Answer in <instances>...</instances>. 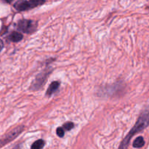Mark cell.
Masks as SVG:
<instances>
[{"label": "cell", "instance_id": "cell-1", "mask_svg": "<svg viewBox=\"0 0 149 149\" xmlns=\"http://www.w3.org/2000/svg\"><path fill=\"white\" fill-rule=\"evenodd\" d=\"M149 125V109L147 110L144 111L136 122L135 125H134L133 127L131 129L129 133L126 135L123 141L121 142L119 145V149H127L128 146H129L130 140L132 139V137L136 135L138 132H141L143 130H145Z\"/></svg>", "mask_w": 149, "mask_h": 149}, {"label": "cell", "instance_id": "cell-2", "mask_svg": "<svg viewBox=\"0 0 149 149\" xmlns=\"http://www.w3.org/2000/svg\"><path fill=\"white\" fill-rule=\"evenodd\" d=\"M45 0H18L14 4L15 9L17 11H26L42 5Z\"/></svg>", "mask_w": 149, "mask_h": 149}, {"label": "cell", "instance_id": "cell-3", "mask_svg": "<svg viewBox=\"0 0 149 149\" xmlns=\"http://www.w3.org/2000/svg\"><path fill=\"white\" fill-rule=\"evenodd\" d=\"M52 71V69L51 68H46L42 72L39 73L37 76L36 77L35 79L33 80V82L31 83L30 89L32 91H37V90H40L42 88L44 85H45V82L47 81L48 77L51 72Z\"/></svg>", "mask_w": 149, "mask_h": 149}, {"label": "cell", "instance_id": "cell-4", "mask_svg": "<svg viewBox=\"0 0 149 149\" xmlns=\"http://www.w3.org/2000/svg\"><path fill=\"white\" fill-rule=\"evenodd\" d=\"M37 23L31 20H20L17 23V29L26 33H33L37 29Z\"/></svg>", "mask_w": 149, "mask_h": 149}, {"label": "cell", "instance_id": "cell-5", "mask_svg": "<svg viewBox=\"0 0 149 149\" xmlns=\"http://www.w3.org/2000/svg\"><path fill=\"white\" fill-rule=\"evenodd\" d=\"M24 126H18L17 127L12 130L10 132H9L2 139L0 140V148H1L4 146L7 145V143L13 141L15 139L23 130H24Z\"/></svg>", "mask_w": 149, "mask_h": 149}, {"label": "cell", "instance_id": "cell-6", "mask_svg": "<svg viewBox=\"0 0 149 149\" xmlns=\"http://www.w3.org/2000/svg\"><path fill=\"white\" fill-rule=\"evenodd\" d=\"M60 87V82L58 81H54L49 84L47 90V96H51L55 93Z\"/></svg>", "mask_w": 149, "mask_h": 149}, {"label": "cell", "instance_id": "cell-7", "mask_svg": "<svg viewBox=\"0 0 149 149\" xmlns=\"http://www.w3.org/2000/svg\"><path fill=\"white\" fill-rule=\"evenodd\" d=\"M23 35H22L21 33H19V32L13 31V33L9 36V39H10L11 42H20V41L23 39Z\"/></svg>", "mask_w": 149, "mask_h": 149}, {"label": "cell", "instance_id": "cell-8", "mask_svg": "<svg viewBox=\"0 0 149 149\" xmlns=\"http://www.w3.org/2000/svg\"><path fill=\"white\" fill-rule=\"evenodd\" d=\"M144 145H145V141H144L143 138L142 136L138 137V138L134 141L133 144H132L134 148H142Z\"/></svg>", "mask_w": 149, "mask_h": 149}, {"label": "cell", "instance_id": "cell-9", "mask_svg": "<svg viewBox=\"0 0 149 149\" xmlns=\"http://www.w3.org/2000/svg\"><path fill=\"white\" fill-rule=\"evenodd\" d=\"M45 145V142L43 140H37L32 144L31 149H42Z\"/></svg>", "mask_w": 149, "mask_h": 149}, {"label": "cell", "instance_id": "cell-10", "mask_svg": "<svg viewBox=\"0 0 149 149\" xmlns=\"http://www.w3.org/2000/svg\"><path fill=\"white\" fill-rule=\"evenodd\" d=\"M63 129L65 130L69 131L74 127V124L71 122H65V123L63 125Z\"/></svg>", "mask_w": 149, "mask_h": 149}, {"label": "cell", "instance_id": "cell-11", "mask_svg": "<svg viewBox=\"0 0 149 149\" xmlns=\"http://www.w3.org/2000/svg\"><path fill=\"white\" fill-rule=\"evenodd\" d=\"M56 133L59 138H63L64 135H65V131L63 127H60L57 128Z\"/></svg>", "mask_w": 149, "mask_h": 149}, {"label": "cell", "instance_id": "cell-12", "mask_svg": "<svg viewBox=\"0 0 149 149\" xmlns=\"http://www.w3.org/2000/svg\"><path fill=\"white\" fill-rule=\"evenodd\" d=\"M3 47H4V43H3L2 41L0 39V52H1V49H3Z\"/></svg>", "mask_w": 149, "mask_h": 149}, {"label": "cell", "instance_id": "cell-13", "mask_svg": "<svg viewBox=\"0 0 149 149\" xmlns=\"http://www.w3.org/2000/svg\"><path fill=\"white\" fill-rule=\"evenodd\" d=\"M4 1H6V2H7V3H11L13 0H4Z\"/></svg>", "mask_w": 149, "mask_h": 149}, {"label": "cell", "instance_id": "cell-14", "mask_svg": "<svg viewBox=\"0 0 149 149\" xmlns=\"http://www.w3.org/2000/svg\"><path fill=\"white\" fill-rule=\"evenodd\" d=\"M13 149H20V148H19V146H15V148H14Z\"/></svg>", "mask_w": 149, "mask_h": 149}]
</instances>
